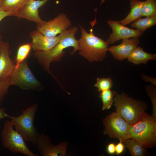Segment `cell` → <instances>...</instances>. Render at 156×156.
Here are the masks:
<instances>
[{"instance_id": "cell-6", "label": "cell", "mask_w": 156, "mask_h": 156, "mask_svg": "<svg viewBox=\"0 0 156 156\" xmlns=\"http://www.w3.org/2000/svg\"><path fill=\"white\" fill-rule=\"evenodd\" d=\"M11 120L6 121L1 132L3 146L14 153H21L28 156H38L29 148L20 134L13 129Z\"/></svg>"}, {"instance_id": "cell-12", "label": "cell", "mask_w": 156, "mask_h": 156, "mask_svg": "<svg viewBox=\"0 0 156 156\" xmlns=\"http://www.w3.org/2000/svg\"><path fill=\"white\" fill-rule=\"evenodd\" d=\"M49 0H29L17 12L15 16L19 18H25L34 22L37 25L43 24L47 21L41 18L39 14L38 9Z\"/></svg>"}, {"instance_id": "cell-34", "label": "cell", "mask_w": 156, "mask_h": 156, "mask_svg": "<svg viewBox=\"0 0 156 156\" xmlns=\"http://www.w3.org/2000/svg\"></svg>"}, {"instance_id": "cell-21", "label": "cell", "mask_w": 156, "mask_h": 156, "mask_svg": "<svg viewBox=\"0 0 156 156\" xmlns=\"http://www.w3.org/2000/svg\"><path fill=\"white\" fill-rule=\"evenodd\" d=\"M100 92L99 97L102 102V110L109 109L113 105L114 98L116 92L110 89L105 90Z\"/></svg>"}, {"instance_id": "cell-10", "label": "cell", "mask_w": 156, "mask_h": 156, "mask_svg": "<svg viewBox=\"0 0 156 156\" xmlns=\"http://www.w3.org/2000/svg\"><path fill=\"white\" fill-rule=\"evenodd\" d=\"M67 30L53 37L45 36L37 30L31 31L29 35L32 40L30 43L32 49L35 51H46L51 49L63 38Z\"/></svg>"}, {"instance_id": "cell-23", "label": "cell", "mask_w": 156, "mask_h": 156, "mask_svg": "<svg viewBox=\"0 0 156 156\" xmlns=\"http://www.w3.org/2000/svg\"><path fill=\"white\" fill-rule=\"evenodd\" d=\"M141 14V17L156 15V0H146L143 1Z\"/></svg>"}, {"instance_id": "cell-33", "label": "cell", "mask_w": 156, "mask_h": 156, "mask_svg": "<svg viewBox=\"0 0 156 156\" xmlns=\"http://www.w3.org/2000/svg\"><path fill=\"white\" fill-rule=\"evenodd\" d=\"M3 0H0V6H1Z\"/></svg>"}, {"instance_id": "cell-11", "label": "cell", "mask_w": 156, "mask_h": 156, "mask_svg": "<svg viewBox=\"0 0 156 156\" xmlns=\"http://www.w3.org/2000/svg\"><path fill=\"white\" fill-rule=\"evenodd\" d=\"M107 23L112 30V33L106 41L109 45L113 44L120 39L139 37L143 34L139 30L125 27L118 21L109 20L107 21Z\"/></svg>"}, {"instance_id": "cell-26", "label": "cell", "mask_w": 156, "mask_h": 156, "mask_svg": "<svg viewBox=\"0 0 156 156\" xmlns=\"http://www.w3.org/2000/svg\"><path fill=\"white\" fill-rule=\"evenodd\" d=\"M10 86V77L5 80L0 81V102L3 99Z\"/></svg>"}, {"instance_id": "cell-20", "label": "cell", "mask_w": 156, "mask_h": 156, "mask_svg": "<svg viewBox=\"0 0 156 156\" xmlns=\"http://www.w3.org/2000/svg\"><path fill=\"white\" fill-rule=\"evenodd\" d=\"M30 0H3L0 8L3 10L14 13L17 12Z\"/></svg>"}, {"instance_id": "cell-29", "label": "cell", "mask_w": 156, "mask_h": 156, "mask_svg": "<svg viewBox=\"0 0 156 156\" xmlns=\"http://www.w3.org/2000/svg\"><path fill=\"white\" fill-rule=\"evenodd\" d=\"M14 15L15 14L13 12L4 11L0 7V21L6 17L14 16Z\"/></svg>"}, {"instance_id": "cell-13", "label": "cell", "mask_w": 156, "mask_h": 156, "mask_svg": "<svg viewBox=\"0 0 156 156\" xmlns=\"http://www.w3.org/2000/svg\"><path fill=\"white\" fill-rule=\"evenodd\" d=\"M66 145L64 143L54 145L48 136L42 133L39 135L36 146L42 156H62L66 155Z\"/></svg>"}, {"instance_id": "cell-18", "label": "cell", "mask_w": 156, "mask_h": 156, "mask_svg": "<svg viewBox=\"0 0 156 156\" xmlns=\"http://www.w3.org/2000/svg\"><path fill=\"white\" fill-rule=\"evenodd\" d=\"M156 24V15L146 17L145 18H140L132 22L131 25L139 30L143 33L148 28Z\"/></svg>"}, {"instance_id": "cell-16", "label": "cell", "mask_w": 156, "mask_h": 156, "mask_svg": "<svg viewBox=\"0 0 156 156\" xmlns=\"http://www.w3.org/2000/svg\"><path fill=\"white\" fill-rule=\"evenodd\" d=\"M127 59L128 61L135 65L146 64L150 60H155L156 54L146 52L143 48L138 46L133 50Z\"/></svg>"}, {"instance_id": "cell-25", "label": "cell", "mask_w": 156, "mask_h": 156, "mask_svg": "<svg viewBox=\"0 0 156 156\" xmlns=\"http://www.w3.org/2000/svg\"><path fill=\"white\" fill-rule=\"evenodd\" d=\"M156 85L148 84L146 86V90L150 98L153 105V110L152 116L156 120Z\"/></svg>"}, {"instance_id": "cell-22", "label": "cell", "mask_w": 156, "mask_h": 156, "mask_svg": "<svg viewBox=\"0 0 156 156\" xmlns=\"http://www.w3.org/2000/svg\"><path fill=\"white\" fill-rule=\"evenodd\" d=\"M31 49L30 43L24 44L20 46L16 57V63L15 67H17L20 63L27 58Z\"/></svg>"}, {"instance_id": "cell-32", "label": "cell", "mask_w": 156, "mask_h": 156, "mask_svg": "<svg viewBox=\"0 0 156 156\" xmlns=\"http://www.w3.org/2000/svg\"><path fill=\"white\" fill-rule=\"evenodd\" d=\"M1 39H2V36L1 34V31L0 30V49H1V44L2 42V41L1 40Z\"/></svg>"}, {"instance_id": "cell-5", "label": "cell", "mask_w": 156, "mask_h": 156, "mask_svg": "<svg viewBox=\"0 0 156 156\" xmlns=\"http://www.w3.org/2000/svg\"><path fill=\"white\" fill-rule=\"evenodd\" d=\"M38 107V104L35 103L23 110L22 114L18 116H10L7 114V117L11 119L16 130L20 134L24 140L30 142L35 146L40 134L34 124Z\"/></svg>"}, {"instance_id": "cell-7", "label": "cell", "mask_w": 156, "mask_h": 156, "mask_svg": "<svg viewBox=\"0 0 156 156\" xmlns=\"http://www.w3.org/2000/svg\"><path fill=\"white\" fill-rule=\"evenodd\" d=\"M105 128L104 134L111 138L118 139L122 142L130 138L131 124L124 119L116 112H112L103 120Z\"/></svg>"}, {"instance_id": "cell-8", "label": "cell", "mask_w": 156, "mask_h": 156, "mask_svg": "<svg viewBox=\"0 0 156 156\" xmlns=\"http://www.w3.org/2000/svg\"><path fill=\"white\" fill-rule=\"evenodd\" d=\"M10 85L23 90H38L40 83L29 68L27 58L15 67L10 76Z\"/></svg>"}, {"instance_id": "cell-28", "label": "cell", "mask_w": 156, "mask_h": 156, "mask_svg": "<svg viewBox=\"0 0 156 156\" xmlns=\"http://www.w3.org/2000/svg\"><path fill=\"white\" fill-rule=\"evenodd\" d=\"M141 78L145 82H150L151 84L156 85V78L155 77L149 76L144 74H141Z\"/></svg>"}, {"instance_id": "cell-15", "label": "cell", "mask_w": 156, "mask_h": 156, "mask_svg": "<svg viewBox=\"0 0 156 156\" xmlns=\"http://www.w3.org/2000/svg\"><path fill=\"white\" fill-rule=\"evenodd\" d=\"M8 42L2 41L0 51V81L9 77L14 69L15 64L11 59Z\"/></svg>"}, {"instance_id": "cell-19", "label": "cell", "mask_w": 156, "mask_h": 156, "mask_svg": "<svg viewBox=\"0 0 156 156\" xmlns=\"http://www.w3.org/2000/svg\"><path fill=\"white\" fill-rule=\"evenodd\" d=\"M123 142L132 156H144L146 155V148L142 146L135 140L129 138L125 140Z\"/></svg>"}, {"instance_id": "cell-27", "label": "cell", "mask_w": 156, "mask_h": 156, "mask_svg": "<svg viewBox=\"0 0 156 156\" xmlns=\"http://www.w3.org/2000/svg\"><path fill=\"white\" fill-rule=\"evenodd\" d=\"M115 145V153L118 155L122 153L124 150L125 146L123 142L121 141Z\"/></svg>"}, {"instance_id": "cell-2", "label": "cell", "mask_w": 156, "mask_h": 156, "mask_svg": "<svg viewBox=\"0 0 156 156\" xmlns=\"http://www.w3.org/2000/svg\"><path fill=\"white\" fill-rule=\"evenodd\" d=\"M94 22L92 28L88 33L86 29L79 25L81 34L78 40L79 54L90 62L102 61L108 51V44L106 41L95 36L93 32V27L95 24Z\"/></svg>"}, {"instance_id": "cell-3", "label": "cell", "mask_w": 156, "mask_h": 156, "mask_svg": "<svg viewBox=\"0 0 156 156\" xmlns=\"http://www.w3.org/2000/svg\"><path fill=\"white\" fill-rule=\"evenodd\" d=\"M130 138L136 140L146 148L155 146L156 143V120L145 112L134 123L131 125Z\"/></svg>"}, {"instance_id": "cell-14", "label": "cell", "mask_w": 156, "mask_h": 156, "mask_svg": "<svg viewBox=\"0 0 156 156\" xmlns=\"http://www.w3.org/2000/svg\"><path fill=\"white\" fill-rule=\"evenodd\" d=\"M122 40V42L120 44L111 46L108 48V51L110 52L116 60L121 61L127 58L140 43L139 37Z\"/></svg>"}, {"instance_id": "cell-4", "label": "cell", "mask_w": 156, "mask_h": 156, "mask_svg": "<svg viewBox=\"0 0 156 156\" xmlns=\"http://www.w3.org/2000/svg\"><path fill=\"white\" fill-rule=\"evenodd\" d=\"M114 102L116 112L131 125L138 120L148 107L145 102L130 97L124 92H116Z\"/></svg>"}, {"instance_id": "cell-1", "label": "cell", "mask_w": 156, "mask_h": 156, "mask_svg": "<svg viewBox=\"0 0 156 156\" xmlns=\"http://www.w3.org/2000/svg\"><path fill=\"white\" fill-rule=\"evenodd\" d=\"M78 32V27L71 26L68 29L65 35L60 42L51 49L46 51H35L34 57L47 73L51 75L56 80L57 79L50 70L51 64L53 62H59L65 56L64 49L72 47L73 51L70 55H73L78 50V41L75 35Z\"/></svg>"}, {"instance_id": "cell-24", "label": "cell", "mask_w": 156, "mask_h": 156, "mask_svg": "<svg viewBox=\"0 0 156 156\" xmlns=\"http://www.w3.org/2000/svg\"><path fill=\"white\" fill-rule=\"evenodd\" d=\"M113 83L112 80L110 77H98L94 86L97 88L98 91L101 92L112 88Z\"/></svg>"}, {"instance_id": "cell-31", "label": "cell", "mask_w": 156, "mask_h": 156, "mask_svg": "<svg viewBox=\"0 0 156 156\" xmlns=\"http://www.w3.org/2000/svg\"><path fill=\"white\" fill-rule=\"evenodd\" d=\"M7 114L5 109L0 108V120L7 117Z\"/></svg>"}, {"instance_id": "cell-9", "label": "cell", "mask_w": 156, "mask_h": 156, "mask_svg": "<svg viewBox=\"0 0 156 156\" xmlns=\"http://www.w3.org/2000/svg\"><path fill=\"white\" fill-rule=\"evenodd\" d=\"M72 25V22L67 15L61 13L44 24L37 25L36 30L45 36L53 37L66 30Z\"/></svg>"}, {"instance_id": "cell-30", "label": "cell", "mask_w": 156, "mask_h": 156, "mask_svg": "<svg viewBox=\"0 0 156 156\" xmlns=\"http://www.w3.org/2000/svg\"><path fill=\"white\" fill-rule=\"evenodd\" d=\"M106 150L107 153L109 154H114L116 152L115 144L114 143H109L107 146Z\"/></svg>"}, {"instance_id": "cell-17", "label": "cell", "mask_w": 156, "mask_h": 156, "mask_svg": "<svg viewBox=\"0 0 156 156\" xmlns=\"http://www.w3.org/2000/svg\"><path fill=\"white\" fill-rule=\"evenodd\" d=\"M130 11L127 16L119 22L125 26L141 17V10L143 1L139 0H130Z\"/></svg>"}]
</instances>
